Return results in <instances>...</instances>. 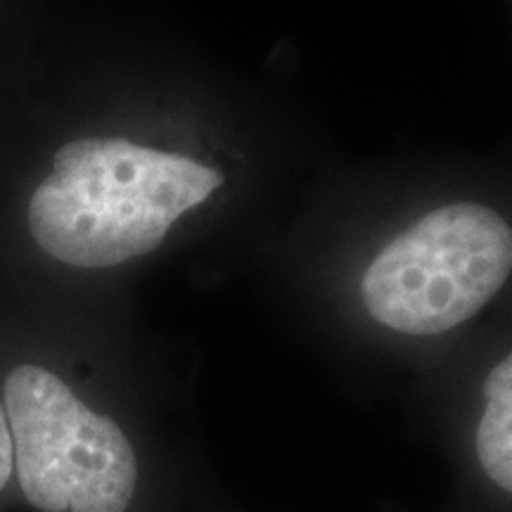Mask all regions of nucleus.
Returning a JSON list of instances; mask_svg holds the SVG:
<instances>
[{"instance_id": "f257e3e1", "label": "nucleus", "mask_w": 512, "mask_h": 512, "mask_svg": "<svg viewBox=\"0 0 512 512\" xmlns=\"http://www.w3.org/2000/svg\"><path fill=\"white\" fill-rule=\"evenodd\" d=\"M226 183L221 171L131 140H74L29 204L38 247L62 264L110 268L162 245L166 230Z\"/></svg>"}, {"instance_id": "f03ea898", "label": "nucleus", "mask_w": 512, "mask_h": 512, "mask_svg": "<svg viewBox=\"0 0 512 512\" xmlns=\"http://www.w3.org/2000/svg\"><path fill=\"white\" fill-rule=\"evenodd\" d=\"M512 275V223L482 202H453L394 238L363 275L375 320L437 335L477 316Z\"/></svg>"}, {"instance_id": "7ed1b4c3", "label": "nucleus", "mask_w": 512, "mask_h": 512, "mask_svg": "<svg viewBox=\"0 0 512 512\" xmlns=\"http://www.w3.org/2000/svg\"><path fill=\"white\" fill-rule=\"evenodd\" d=\"M5 418L22 494L43 512H126L138 482L131 441L60 377L19 366L5 380Z\"/></svg>"}, {"instance_id": "20e7f679", "label": "nucleus", "mask_w": 512, "mask_h": 512, "mask_svg": "<svg viewBox=\"0 0 512 512\" xmlns=\"http://www.w3.org/2000/svg\"><path fill=\"white\" fill-rule=\"evenodd\" d=\"M484 411L475 434L484 477L512 498V349L484 380Z\"/></svg>"}, {"instance_id": "39448f33", "label": "nucleus", "mask_w": 512, "mask_h": 512, "mask_svg": "<svg viewBox=\"0 0 512 512\" xmlns=\"http://www.w3.org/2000/svg\"><path fill=\"white\" fill-rule=\"evenodd\" d=\"M12 467H15V453H12V437L8 418H5V408H0V491L8 484L12 475Z\"/></svg>"}]
</instances>
